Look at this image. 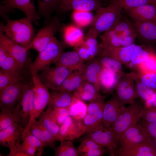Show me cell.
Listing matches in <instances>:
<instances>
[{
    "label": "cell",
    "mask_w": 156,
    "mask_h": 156,
    "mask_svg": "<svg viewBox=\"0 0 156 156\" xmlns=\"http://www.w3.org/2000/svg\"><path fill=\"white\" fill-rule=\"evenodd\" d=\"M5 25L1 23L0 30L9 38L27 49L35 35L32 22L26 17L18 20L8 18Z\"/></svg>",
    "instance_id": "6da1fadb"
},
{
    "label": "cell",
    "mask_w": 156,
    "mask_h": 156,
    "mask_svg": "<svg viewBox=\"0 0 156 156\" xmlns=\"http://www.w3.org/2000/svg\"><path fill=\"white\" fill-rule=\"evenodd\" d=\"M122 3L119 0H111L108 5L96 11L89 31L97 36L111 29L122 17Z\"/></svg>",
    "instance_id": "7a4b0ae2"
},
{
    "label": "cell",
    "mask_w": 156,
    "mask_h": 156,
    "mask_svg": "<svg viewBox=\"0 0 156 156\" xmlns=\"http://www.w3.org/2000/svg\"><path fill=\"white\" fill-rule=\"evenodd\" d=\"M64 48L63 44L54 36L43 50L39 53L34 61L31 62L29 70L31 75L42 71L55 63L63 52Z\"/></svg>",
    "instance_id": "3957f363"
},
{
    "label": "cell",
    "mask_w": 156,
    "mask_h": 156,
    "mask_svg": "<svg viewBox=\"0 0 156 156\" xmlns=\"http://www.w3.org/2000/svg\"><path fill=\"white\" fill-rule=\"evenodd\" d=\"M144 106L135 101L119 116L110 127L114 133L117 143L123 133L130 127L137 124L142 117Z\"/></svg>",
    "instance_id": "277c9868"
},
{
    "label": "cell",
    "mask_w": 156,
    "mask_h": 156,
    "mask_svg": "<svg viewBox=\"0 0 156 156\" xmlns=\"http://www.w3.org/2000/svg\"><path fill=\"white\" fill-rule=\"evenodd\" d=\"M31 76L34 92L33 108L30 120L25 129L36 120L44 111L48 105L50 97L48 88L41 81L38 75L35 74Z\"/></svg>",
    "instance_id": "5b68a950"
},
{
    "label": "cell",
    "mask_w": 156,
    "mask_h": 156,
    "mask_svg": "<svg viewBox=\"0 0 156 156\" xmlns=\"http://www.w3.org/2000/svg\"><path fill=\"white\" fill-rule=\"evenodd\" d=\"M61 27L58 18L57 16L53 17L45 27L38 31L27 49H33L39 53L42 51L48 45Z\"/></svg>",
    "instance_id": "8992f818"
},
{
    "label": "cell",
    "mask_w": 156,
    "mask_h": 156,
    "mask_svg": "<svg viewBox=\"0 0 156 156\" xmlns=\"http://www.w3.org/2000/svg\"><path fill=\"white\" fill-rule=\"evenodd\" d=\"M0 8L2 16H5L6 13L18 9L24 13L32 22L39 25L38 20L40 16L36 10L34 0H4L0 3Z\"/></svg>",
    "instance_id": "52a82bcc"
},
{
    "label": "cell",
    "mask_w": 156,
    "mask_h": 156,
    "mask_svg": "<svg viewBox=\"0 0 156 156\" xmlns=\"http://www.w3.org/2000/svg\"><path fill=\"white\" fill-rule=\"evenodd\" d=\"M27 81L15 82L0 90L1 111L13 110L20 100Z\"/></svg>",
    "instance_id": "ba28073f"
},
{
    "label": "cell",
    "mask_w": 156,
    "mask_h": 156,
    "mask_svg": "<svg viewBox=\"0 0 156 156\" xmlns=\"http://www.w3.org/2000/svg\"><path fill=\"white\" fill-rule=\"evenodd\" d=\"M136 77V74L134 73L124 75L115 88L116 95L124 105L132 104L138 98L135 89Z\"/></svg>",
    "instance_id": "9c48e42d"
},
{
    "label": "cell",
    "mask_w": 156,
    "mask_h": 156,
    "mask_svg": "<svg viewBox=\"0 0 156 156\" xmlns=\"http://www.w3.org/2000/svg\"><path fill=\"white\" fill-rule=\"evenodd\" d=\"M0 45L23 69L29 70L31 62L28 53V50L26 48L10 39L0 30Z\"/></svg>",
    "instance_id": "30bf717a"
},
{
    "label": "cell",
    "mask_w": 156,
    "mask_h": 156,
    "mask_svg": "<svg viewBox=\"0 0 156 156\" xmlns=\"http://www.w3.org/2000/svg\"><path fill=\"white\" fill-rule=\"evenodd\" d=\"M99 0H55L54 11L64 13L70 11H97L102 7Z\"/></svg>",
    "instance_id": "8fae6325"
},
{
    "label": "cell",
    "mask_w": 156,
    "mask_h": 156,
    "mask_svg": "<svg viewBox=\"0 0 156 156\" xmlns=\"http://www.w3.org/2000/svg\"><path fill=\"white\" fill-rule=\"evenodd\" d=\"M72 72L64 66L56 65L55 67H49L42 70L38 75L48 88L54 91Z\"/></svg>",
    "instance_id": "7c38bea8"
},
{
    "label": "cell",
    "mask_w": 156,
    "mask_h": 156,
    "mask_svg": "<svg viewBox=\"0 0 156 156\" xmlns=\"http://www.w3.org/2000/svg\"><path fill=\"white\" fill-rule=\"evenodd\" d=\"M86 128L82 120H77L70 116L68 117L60 125L56 140H73L79 138L86 133Z\"/></svg>",
    "instance_id": "4fadbf2b"
},
{
    "label": "cell",
    "mask_w": 156,
    "mask_h": 156,
    "mask_svg": "<svg viewBox=\"0 0 156 156\" xmlns=\"http://www.w3.org/2000/svg\"><path fill=\"white\" fill-rule=\"evenodd\" d=\"M34 92L33 83L31 78V81H27L19 101L21 117V125L23 130L28 125L31 118L33 108Z\"/></svg>",
    "instance_id": "5bb4252c"
},
{
    "label": "cell",
    "mask_w": 156,
    "mask_h": 156,
    "mask_svg": "<svg viewBox=\"0 0 156 156\" xmlns=\"http://www.w3.org/2000/svg\"><path fill=\"white\" fill-rule=\"evenodd\" d=\"M149 137L140 124H137L128 129L121 135L119 144L120 149L130 148L149 139Z\"/></svg>",
    "instance_id": "9a60e30c"
},
{
    "label": "cell",
    "mask_w": 156,
    "mask_h": 156,
    "mask_svg": "<svg viewBox=\"0 0 156 156\" xmlns=\"http://www.w3.org/2000/svg\"><path fill=\"white\" fill-rule=\"evenodd\" d=\"M85 138L92 139L99 144L105 147L110 156H115V149L118 144L111 127H104L87 133Z\"/></svg>",
    "instance_id": "2e32d148"
},
{
    "label": "cell",
    "mask_w": 156,
    "mask_h": 156,
    "mask_svg": "<svg viewBox=\"0 0 156 156\" xmlns=\"http://www.w3.org/2000/svg\"><path fill=\"white\" fill-rule=\"evenodd\" d=\"M125 105L119 100L116 94L105 103L103 116L104 126L110 127L119 116L126 108Z\"/></svg>",
    "instance_id": "e0dca14e"
},
{
    "label": "cell",
    "mask_w": 156,
    "mask_h": 156,
    "mask_svg": "<svg viewBox=\"0 0 156 156\" xmlns=\"http://www.w3.org/2000/svg\"><path fill=\"white\" fill-rule=\"evenodd\" d=\"M137 37L143 44H156V20L135 23Z\"/></svg>",
    "instance_id": "ac0fdd59"
},
{
    "label": "cell",
    "mask_w": 156,
    "mask_h": 156,
    "mask_svg": "<svg viewBox=\"0 0 156 156\" xmlns=\"http://www.w3.org/2000/svg\"><path fill=\"white\" fill-rule=\"evenodd\" d=\"M136 44H133L126 47L114 48L100 47V56L110 57L119 61L122 64L128 65L131 62V57Z\"/></svg>",
    "instance_id": "d6986e66"
},
{
    "label": "cell",
    "mask_w": 156,
    "mask_h": 156,
    "mask_svg": "<svg viewBox=\"0 0 156 156\" xmlns=\"http://www.w3.org/2000/svg\"><path fill=\"white\" fill-rule=\"evenodd\" d=\"M23 129L18 123L7 127L0 131V144L11 150L21 138Z\"/></svg>",
    "instance_id": "ffe728a7"
},
{
    "label": "cell",
    "mask_w": 156,
    "mask_h": 156,
    "mask_svg": "<svg viewBox=\"0 0 156 156\" xmlns=\"http://www.w3.org/2000/svg\"><path fill=\"white\" fill-rule=\"evenodd\" d=\"M114 154L118 156H156V148L149 139L128 148H119Z\"/></svg>",
    "instance_id": "44dd1931"
},
{
    "label": "cell",
    "mask_w": 156,
    "mask_h": 156,
    "mask_svg": "<svg viewBox=\"0 0 156 156\" xmlns=\"http://www.w3.org/2000/svg\"><path fill=\"white\" fill-rule=\"evenodd\" d=\"M135 22L156 20V5L146 4L124 10Z\"/></svg>",
    "instance_id": "7402d4cb"
},
{
    "label": "cell",
    "mask_w": 156,
    "mask_h": 156,
    "mask_svg": "<svg viewBox=\"0 0 156 156\" xmlns=\"http://www.w3.org/2000/svg\"><path fill=\"white\" fill-rule=\"evenodd\" d=\"M27 130L40 140L45 147H50L54 149L55 148V137L45 127L40 119L34 121L23 131Z\"/></svg>",
    "instance_id": "603a6c76"
},
{
    "label": "cell",
    "mask_w": 156,
    "mask_h": 156,
    "mask_svg": "<svg viewBox=\"0 0 156 156\" xmlns=\"http://www.w3.org/2000/svg\"><path fill=\"white\" fill-rule=\"evenodd\" d=\"M55 63V65L62 66L73 71L79 70L83 72L86 66L74 50L63 51Z\"/></svg>",
    "instance_id": "cb8c5ba5"
},
{
    "label": "cell",
    "mask_w": 156,
    "mask_h": 156,
    "mask_svg": "<svg viewBox=\"0 0 156 156\" xmlns=\"http://www.w3.org/2000/svg\"><path fill=\"white\" fill-rule=\"evenodd\" d=\"M0 67L1 70L16 73L26 76L27 70L23 69L0 45Z\"/></svg>",
    "instance_id": "d4e9b609"
},
{
    "label": "cell",
    "mask_w": 156,
    "mask_h": 156,
    "mask_svg": "<svg viewBox=\"0 0 156 156\" xmlns=\"http://www.w3.org/2000/svg\"><path fill=\"white\" fill-rule=\"evenodd\" d=\"M124 75L102 67L100 74L101 89L106 93L111 92Z\"/></svg>",
    "instance_id": "484cf974"
},
{
    "label": "cell",
    "mask_w": 156,
    "mask_h": 156,
    "mask_svg": "<svg viewBox=\"0 0 156 156\" xmlns=\"http://www.w3.org/2000/svg\"><path fill=\"white\" fill-rule=\"evenodd\" d=\"M86 81L83 72L79 70L73 71L66 78L61 85L54 92H72Z\"/></svg>",
    "instance_id": "4316f807"
},
{
    "label": "cell",
    "mask_w": 156,
    "mask_h": 156,
    "mask_svg": "<svg viewBox=\"0 0 156 156\" xmlns=\"http://www.w3.org/2000/svg\"><path fill=\"white\" fill-rule=\"evenodd\" d=\"M102 68L98 59H94L86 66L83 72L86 80L94 85L99 93L101 90L100 74Z\"/></svg>",
    "instance_id": "83f0119b"
},
{
    "label": "cell",
    "mask_w": 156,
    "mask_h": 156,
    "mask_svg": "<svg viewBox=\"0 0 156 156\" xmlns=\"http://www.w3.org/2000/svg\"><path fill=\"white\" fill-rule=\"evenodd\" d=\"M63 38L65 43L74 47L82 44L84 41V35L79 27L70 25L66 26L63 31Z\"/></svg>",
    "instance_id": "f1b7e54d"
},
{
    "label": "cell",
    "mask_w": 156,
    "mask_h": 156,
    "mask_svg": "<svg viewBox=\"0 0 156 156\" xmlns=\"http://www.w3.org/2000/svg\"><path fill=\"white\" fill-rule=\"evenodd\" d=\"M73 95L72 92L66 91L54 92L50 94L47 108L69 107Z\"/></svg>",
    "instance_id": "f546056e"
},
{
    "label": "cell",
    "mask_w": 156,
    "mask_h": 156,
    "mask_svg": "<svg viewBox=\"0 0 156 156\" xmlns=\"http://www.w3.org/2000/svg\"><path fill=\"white\" fill-rule=\"evenodd\" d=\"M20 108V105L19 101L13 111H1L0 113V131L15 123H18L21 125Z\"/></svg>",
    "instance_id": "4dcf8cb0"
},
{
    "label": "cell",
    "mask_w": 156,
    "mask_h": 156,
    "mask_svg": "<svg viewBox=\"0 0 156 156\" xmlns=\"http://www.w3.org/2000/svg\"><path fill=\"white\" fill-rule=\"evenodd\" d=\"M73 96L84 101H90L100 95L94 86L84 81L73 93Z\"/></svg>",
    "instance_id": "1f68e13d"
},
{
    "label": "cell",
    "mask_w": 156,
    "mask_h": 156,
    "mask_svg": "<svg viewBox=\"0 0 156 156\" xmlns=\"http://www.w3.org/2000/svg\"><path fill=\"white\" fill-rule=\"evenodd\" d=\"M101 47L114 48L122 47V38L114 30L110 29L100 36Z\"/></svg>",
    "instance_id": "d6a6232c"
},
{
    "label": "cell",
    "mask_w": 156,
    "mask_h": 156,
    "mask_svg": "<svg viewBox=\"0 0 156 156\" xmlns=\"http://www.w3.org/2000/svg\"><path fill=\"white\" fill-rule=\"evenodd\" d=\"M70 116L77 120H82L87 113V105L84 101L73 96L69 107Z\"/></svg>",
    "instance_id": "836d02e7"
},
{
    "label": "cell",
    "mask_w": 156,
    "mask_h": 156,
    "mask_svg": "<svg viewBox=\"0 0 156 156\" xmlns=\"http://www.w3.org/2000/svg\"><path fill=\"white\" fill-rule=\"evenodd\" d=\"M152 50L146 48L143 45H136L134 48L131 62L128 64L131 68L138 67L149 57Z\"/></svg>",
    "instance_id": "e575fe53"
},
{
    "label": "cell",
    "mask_w": 156,
    "mask_h": 156,
    "mask_svg": "<svg viewBox=\"0 0 156 156\" xmlns=\"http://www.w3.org/2000/svg\"><path fill=\"white\" fill-rule=\"evenodd\" d=\"M105 103L104 97L100 94L89 102L87 105V114L94 116L103 122V112Z\"/></svg>",
    "instance_id": "d590c367"
},
{
    "label": "cell",
    "mask_w": 156,
    "mask_h": 156,
    "mask_svg": "<svg viewBox=\"0 0 156 156\" xmlns=\"http://www.w3.org/2000/svg\"><path fill=\"white\" fill-rule=\"evenodd\" d=\"M55 156H78L79 155L77 149L75 146L70 140H64L60 142L59 145L54 149Z\"/></svg>",
    "instance_id": "8d00e7d4"
},
{
    "label": "cell",
    "mask_w": 156,
    "mask_h": 156,
    "mask_svg": "<svg viewBox=\"0 0 156 156\" xmlns=\"http://www.w3.org/2000/svg\"><path fill=\"white\" fill-rule=\"evenodd\" d=\"M38 3L37 13L47 23L51 20V15L54 11L55 0H38Z\"/></svg>",
    "instance_id": "74e56055"
},
{
    "label": "cell",
    "mask_w": 156,
    "mask_h": 156,
    "mask_svg": "<svg viewBox=\"0 0 156 156\" xmlns=\"http://www.w3.org/2000/svg\"><path fill=\"white\" fill-rule=\"evenodd\" d=\"M38 118L41 120L45 127L55 136L56 139L60 126L52 116L50 109L47 108L46 111H44Z\"/></svg>",
    "instance_id": "f35d334b"
},
{
    "label": "cell",
    "mask_w": 156,
    "mask_h": 156,
    "mask_svg": "<svg viewBox=\"0 0 156 156\" xmlns=\"http://www.w3.org/2000/svg\"><path fill=\"white\" fill-rule=\"evenodd\" d=\"M25 80V76L0 70V90L15 82Z\"/></svg>",
    "instance_id": "ab89813d"
},
{
    "label": "cell",
    "mask_w": 156,
    "mask_h": 156,
    "mask_svg": "<svg viewBox=\"0 0 156 156\" xmlns=\"http://www.w3.org/2000/svg\"><path fill=\"white\" fill-rule=\"evenodd\" d=\"M103 68L111 70L117 73L124 75L122 64L119 61L107 56H100L97 59Z\"/></svg>",
    "instance_id": "60d3db41"
},
{
    "label": "cell",
    "mask_w": 156,
    "mask_h": 156,
    "mask_svg": "<svg viewBox=\"0 0 156 156\" xmlns=\"http://www.w3.org/2000/svg\"><path fill=\"white\" fill-rule=\"evenodd\" d=\"M97 37L89 31L84 37L83 43L88 49L92 60L99 52L100 47L97 41Z\"/></svg>",
    "instance_id": "b9f144b4"
},
{
    "label": "cell",
    "mask_w": 156,
    "mask_h": 156,
    "mask_svg": "<svg viewBox=\"0 0 156 156\" xmlns=\"http://www.w3.org/2000/svg\"><path fill=\"white\" fill-rule=\"evenodd\" d=\"M22 141L35 148L37 150V156H41L43 153L45 147L44 144L39 139L32 134L29 130L23 131L21 137Z\"/></svg>",
    "instance_id": "7bdbcfd3"
},
{
    "label": "cell",
    "mask_w": 156,
    "mask_h": 156,
    "mask_svg": "<svg viewBox=\"0 0 156 156\" xmlns=\"http://www.w3.org/2000/svg\"><path fill=\"white\" fill-rule=\"evenodd\" d=\"M73 19L78 26L85 27L91 24L94 16L91 11H74L72 14Z\"/></svg>",
    "instance_id": "ee69618b"
},
{
    "label": "cell",
    "mask_w": 156,
    "mask_h": 156,
    "mask_svg": "<svg viewBox=\"0 0 156 156\" xmlns=\"http://www.w3.org/2000/svg\"><path fill=\"white\" fill-rule=\"evenodd\" d=\"M135 86L138 97L144 103L149 100L156 92V91L149 88L142 83L138 78L136 74Z\"/></svg>",
    "instance_id": "f6af8a7d"
},
{
    "label": "cell",
    "mask_w": 156,
    "mask_h": 156,
    "mask_svg": "<svg viewBox=\"0 0 156 156\" xmlns=\"http://www.w3.org/2000/svg\"><path fill=\"white\" fill-rule=\"evenodd\" d=\"M86 127V133H89L104 126L103 122L94 116L87 114L82 120Z\"/></svg>",
    "instance_id": "bcb514c9"
},
{
    "label": "cell",
    "mask_w": 156,
    "mask_h": 156,
    "mask_svg": "<svg viewBox=\"0 0 156 156\" xmlns=\"http://www.w3.org/2000/svg\"><path fill=\"white\" fill-rule=\"evenodd\" d=\"M137 76L142 83L149 88L156 91V72L140 73Z\"/></svg>",
    "instance_id": "7dc6e473"
},
{
    "label": "cell",
    "mask_w": 156,
    "mask_h": 156,
    "mask_svg": "<svg viewBox=\"0 0 156 156\" xmlns=\"http://www.w3.org/2000/svg\"><path fill=\"white\" fill-rule=\"evenodd\" d=\"M137 68L140 73L156 72V53L152 51L149 57Z\"/></svg>",
    "instance_id": "c3c4849f"
},
{
    "label": "cell",
    "mask_w": 156,
    "mask_h": 156,
    "mask_svg": "<svg viewBox=\"0 0 156 156\" xmlns=\"http://www.w3.org/2000/svg\"><path fill=\"white\" fill-rule=\"evenodd\" d=\"M49 109L54 119L60 126L70 116L69 107H58Z\"/></svg>",
    "instance_id": "681fc988"
},
{
    "label": "cell",
    "mask_w": 156,
    "mask_h": 156,
    "mask_svg": "<svg viewBox=\"0 0 156 156\" xmlns=\"http://www.w3.org/2000/svg\"><path fill=\"white\" fill-rule=\"evenodd\" d=\"M103 146L93 139L90 138H85L78 146L77 150L79 155L88 151L100 148Z\"/></svg>",
    "instance_id": "f907efd6"
},
{
    "label": "cell",
    "mask_w": 156,
    "mask_h": 156,
    "mask_svg": "<svg viewBox=\"0 0 156 156\" xmlns=\"http://www.w3.org/2000/svg\"><path fill=\"white\" fill-rule=\"evenodd\" d=\"M111 29L114 30L118 34L129 30L135 29L134 24H132L127 18L122 17Z\"/></svg>",
    "instance_id": "816d5d0a"
},
{
    "label": "cell",
    "mask_w": 156,
    "mask_h": 156,
    "mask_svg": "<svg viewBox=\"0 0 156 156\" xmlns=\"http://www.w3.org/2000/svg\"><path fill=\"white\" fill-rule=\"evenodd\" d=\"M124 9L146 4L156 5V0H119Z\"/></svg>",
    "instance_id": "f5cc1de1"
},
{
    "label": "cell",
    "mask_w": 156,
    "mask_h": 156,
    "mask_svg": "<svg viewBox=\"0 0 156 156\" xmlns=\"http://www.w3.org/2000/svg\"><path fill=\"white\" fill-rule=\"evenodd\" d=\"M141 118L147 122H156V107L144 109Z\"/></svg>",
    "instance_id": "db71d44e"
},
{
    "label": "cell",
    "mask_w": 156,
    "mask_h": 156,
    "mask_svg": "<svg viewBox=\"0 0 156 156\" xmlns=\"http://www.w3.org/2000/svg\"><path fill=\"white\" fill-rule=\"evenodd\" d=\"M74 51L76 52L83 62L92 60L89 51L83 42L79 46L75 47Z\"/></svg>",
    "instance_id": "11a10c76"
},
{
    "label": "cell",
    "mask_w": 156,
    "mask_h": 156,
    "mask_svg": "<svg viewBox=\"0 0 156 156\" xmlns=\"http://www.w3.org/2000/svg\"><path fill=\"white\" fill-rule=\"evenodd\" d=\"M140 125L149 137L156 139V122H148L143 120Z\"/></svg>",
    "instance_id": "9f6ffc18"
},
{
    "label": "cell",
    "mask_w": 156,
    "mask_h": 156,
    "mask_svg": "<svg viewBox=\"0 0 156 156\" xmlns=\"http://www.w3.org/2000/svg\"><path fill=\"white\" fill-rule=\"evenodd\" d=\"M8 156H28L22 144L18 142L7 155Z\"/></svg>",
    "instance_id": "6f0895ef"
},
{
    "label": "cell",
    "mask_w": 156,
    "mask_h": 156,
    "mask_svg": "<svg viewBox=\"0 0 156 156\" xmlns=\"http://www.w3.org/2000/svg\"><path fill=\"white\" fill-rule=\"evenodd\" d=\"M106 151L104 147L91 150L86 152L81 155V156H101L105 153Z\"/></svg>",
    "instance_id": "680465c9"
},
{
    "label": "cell",
    "mask_w": 156,
    "mask_h": 156,
    "mask_svg": "<svg viewBox=\"0 0 156 156\" xmlns=\"http://www.w3.org/2000/svg\"><path fill=\"white\" fill-rule=\"evenodd\" d=\"M22 144L28 156H34L37 155V150L35 148L24 141H23Z\"/></svg>",
    "instance_id": "91938a15"
},
{
    "label": "cell",
    "mask_w": 156,
    "mask_h": 156,
    "mask_svg": "<svg viewBox=\"0 0 156 156\" xmlns=\"http://www.w3.org/2000/svg\"><path fill=\"white\" fill-rule=\"evenodd\" d=\"M99 0L101 2V1H104V2H107V1H109V2H110V1L111 0Z\"/></svg>",
    "instance_id": "94428289"
}]
</instances>
